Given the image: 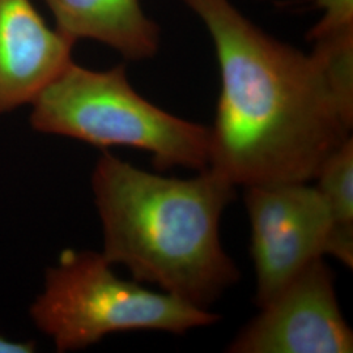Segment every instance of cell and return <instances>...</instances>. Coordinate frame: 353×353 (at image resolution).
Masks as SVG:
<instances>
[{
  "label": "cell",
  "mask_w": 353,
  "mask_h": 353,
  "mask_svg": "<svg viewBox=\"0 0 353 353\" xmlns=\"http://www.w3.org/2000/svg\"><path fill=\"white\" fill-rule=\"evenodd\" d=\"M214 39L221 89L208 166L234 186L316 179L353 121L313 54L265 34L228 0H185Z\"/></svg>",
  "instance_id": "1"
},
{
  "label": "cell",
  "mask_w": 353,
  "mask_h": 353,
  "mask_svg": "<svg viewBox=\"0 0 353 353\" xmlns=\"http://www.w3.org/2000/svg\"><path fill=\"white\" fill-rule=\"evenodd\" d=\"M102 255L139 283L208 309L240 279L220 240L236 186L212 168L182 179L145 172L103 152L92 173Z\"/></svg>",
  "instance_id": "2"
},
{
  "label": "cell",
  "mask_w": 353,
  "mask_h": 353,
  "mask_svg": "<svg viewBox=\"0 0 353 353\" xmlns=\"http://www.w3.org/2000/svg\"><path fill=\"white\" fill-rule=\"evenodd\" d=\"M30 125L42 134L99 148L152 153L157 170L208 168L210 128L157 108L132 88L126 67L92 71L71 62L32 102Z\"/></svg>",
  "instance_id": "3"
},
{
  "label": "cell",
  "mask_w": 353,
  "mask_h": 353,
  "mask_svg": "<svg viewBox=\"0 0 353 353\" xmlns=\"http://www.w3.org/2000/svg\"><path fill=\"white\" fill-rule=\"evenodd\" d=\"M102 252L65 249L46 270L43 290L30 306L34 326L58 352L85 350L114 332L165 331L183 335L220 316L166 292L114 274Z\"/></svg>",
  "instance_id": "4"
},
{
  "label": "cell",
  "mask_w": 353,
  "mask_h": 353,
  "mask_svg": "<svg viewBox=\"0 0 353 353\" xmlns=\"http://www.w3.org/2000/svg\"><path fill=\"white\" fill-rule=\"evenodd\" d=\"M243 202L252 227L255 303L262 307L326 254L332 217L322 192L307 182L248 186Z\"/></svg>",
  "instance_id": "5"
},
{
  "label": "cell",
  "mask_w": 353,
  "mask_h": 353,
  "mask_svg": "<svg viewBox=\"0 0 353 353\" xmlns=\"http://www.w3.org/2000/svg\"><path fill=\"white\" fill-rule=\"evenodd\" d=\"M228 347L232 353H351L334 272L316 258L265 303Z\"/></svg>",
  "instance_id": "6"
},
{
  "label": "cell",
  "mask_w": 353,
  "mask_h": 353,
  "mask_svg": "<svg viewBox=\"0 0 353 353\" xmlns=\"http://www.w3.org/2000/svg\"><path fill=\"white\" fill-rule=\"evenodd\" d=\"M74 45L30 0H0V114L34 101L72 62Z\"/></svg>",
  "instance_id": "7"
},
{
  "label": "cell",
  "mask_w": 353,
  "mask_h": 353,
  "mask_svg": "<svg viewBox=\"0 0 353 353\" xmlns=\"http://www.w3.org/2000/svg\"><path fill=\"white\" fill-rule=\"evenodd\" d=\"M58 30L77 41L92 38L130 61L152 58L160 45V28L143 12L140 0H45Z\"/></svg>",
  "instance_id": "8"
},
{
  "label": "cell",
  "mask_w": 353,
  "mask_h": 353,
  "mask_svg": "<svg viewBox=\"0 0 353 353\" xmlns=\"http://www.w3.org/2000/svg\"><path fill=\"white\" fill-rule=\"evenodd\" d=\"M316 179L332 217L326 254L348 268L353 265V139L328 156Z\"/></svg>",
  "instance_id": "9"
},
{
  "label": "cell",
  "mask_w": 353,
  "mask_h": 353,
  "mask_svg": "<svg viewBox=\"0 0 353 353\" xmlns=\"http://www.w3.org/2000/svg\"><path fill=\"white\" fill-rule=\"evenodd\" d=\"M36 351L34 341H17L0 335V353H32Z\"/></svg>",
  "instance_id": "10"
}]
</instances>
